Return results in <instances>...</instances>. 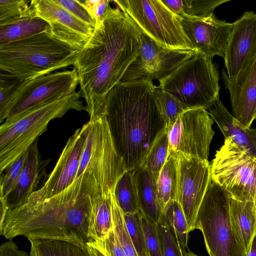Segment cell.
Masks as SVG:
<instances>
[{
	"mask_svg": "<svg viewBox=\"0 0 256 256\" xmlns=\"http://www.w3.org/2000/svg\"><path fill=\"white\" fill-rule=\"evenodd\" d=\"M255 206H256V200H255Z\"/></svg>",
	"mask_w": 256,
	"mask_h": 256,
	"instance_id": "obj_49",
	"label": "cell"
},
{
	"mask_svg": "<svg viewBox=\"0 0 256 256\" xmlns=\"http://www.w3.org/2000/svg\"><path fill=\"white\" fill-rule=\"evenodd\" d=\"M132 172L136 188L140 210L158 224L163 211L158 198V179L142 166Z\"/></svg>",
	"mask_w": 256,
	"mask_h": 256,
	"instance_id": "obj_22",
	"label": "cell"
},
{
	"mask_svg": "<svg viewBox=\"0 0 256 256\" xmlns=\"http://www.w3.org/2000/svg\"><path fill=\"white\" fill-rule=\"evenodd\" d=\"M183 256H198L192 252L188 251L187 252L186 250H182Z\"/></svg>",
	"mask_w": 256,
	"mask_h": 256,
	"instance_id": "obj_48",
	"label": "cell"
},
{
	"mask_svg": "<svg viewBox=\"0 0 256 256\" xmlns=\"http://www.w3.org/2000/svg\"><path fill=\"white\" fill-rule=\"evenodd\" d=\"M230 196L210 177L194 226L202 232L210 256H246L232 224Z\"/></svg>",
	"mask_w": 256,
	"mask_h": 256,
	"instance_id": "obj_6",
	"label": "cell"
},
{
	"mask_svg": "<svg viewBox=\"0 0 256 256\" xmlns=\"http://www.w3.org/2000/svg\"><path fill=\"white\" fill-rule=\"evenodd\" d=\"M214 120L204 108L188 110L167 128L168 154L180 152L208 160L210 146L214 136Z\"/></svg>",
	"mask_w": 256,
	"mask_h": 256,
	"instance_id": "obj_11",
	"label": "cell"
},
{
	"mask_svg": "<svg viewBox=\"0 0 256 256\" xmlns=\"http://www.w3.org/2000/svg\"><path fill=\"white\" fill-rule=\"evenodd\" d=\"M78 1L88 10L97 21L101 20L104 18L107 10L110 6V1L108 0Z\"/></svg>",
	"mask_w": 256,
	"mask_h": 256,
	"instance_id": "obj_42",
	"label": "cell"
},
{
	"mask_svg": "<svg viewBox=\"0 0 256 256\" xmlns=\"http://www.w3.org/2000/svg\"><path fill=\"white\" fill-rule=\"evenodd\" d=\"M88 247L93 256H104L100 251L93 246L89 244Z\"/></svg>",
	"mask_w": 256,
	"mask_h": 256,
	"instance_id": "obj_47",
	"label": "cell"
},
{
	"mask_svg": "<svg viewBox=\"0 0 256 256\" xmlns=\"http://www.w3.org/2000/svg\"><path fill=\"white\" fill-rule=\"evenodd\" d=\"M44 32H50V26L44 20L38 17L23 18L0 26V45Z\"/></svg>",
	"mask_w": 256,
	"mask_h": 256,
	"instance_id": "obj_26",
	"label": "cell"
},
{
	"mask_svg": "<svg viewBox=\"0 0 256 256\" xmlns=\"http://www.w3.org/2000/svg\"><path fill=\"white\" fill-rule=\"evenodd\" d=\"M209 114L222 132L256 160V128H246L238 122L218 99L209 110Z\"/></svg>",
	"mask_w": 256,
	"mask_h": 256,
	"instance_id": "obj_21",
	"label": "cell"
},
{
	"mask_svg": "<svg viewBox=\"0 0 256 256\" xmlns=\"http://www.w3.org/2000/svg\"><path fill=\"white\" fill-rule=\"evenodd\" d=\"M162 1L170 10L176 15L181 18L185 16L184 12L182 0H162Z\"/></svg>",
	"mask_w": 256,
	"mask_h": 256,
	"instance_id": "obj_44",
	"label": "cell"
},
{
	"mask_svg": "<svg viewBox=\"0 0 256 256\" xmlns=\"http://www.w3.org/2000/svg\"><path fill=\"white\" fill-rule=\"evenodd\" d=\"M177 181L176 154H168L157 181L158 198L162 210L170 201L176 200Z\"/></svg>",
	"mask_w": 256,
	"mask_h": 256,
	"instance_id": "obj_27",
	"label": "cell"
},
{
	"mask_svg": "<svg viewBox=\"0 0 256 256\" xmlns=\"http://www.w3.org/2000/svg\"><path fill=\"white\" fill-rule=\"evenodd\" d=\"M181 23L193 48L206 58H224L233 23L218 20L214 14L204 18L185 16Z\"/></svg>",
	"mask_w": 256,
	"mask_h": 256,
	"instance_id": "obj_15",
	"label": "cell"
},
{
	"mask_svg": "<svg viewBox=\"0 0 256 256\" xmlns=\"http://www.w3.org/2000/svg\"><path fill=\"white\" fill-rule=\"evenodd\" d=\"M127 230L138 256H149L140 218V211L124 214Z\"/></svg>",
	"mask_w": 256,
	"mask_h": 256,
	"instance_id": "obj_35",
	"label": "cell"
},
{
	"mask_svg": "<svg viewBox=\"0 0 256 256\" xmlns=\"http://www.w3.org/2000/svg\"><path fill=\"white\" fill-rule=\"evenodd\" d=\"M30 2L26 0H0V26L36 17Z\"/></svg>",
	"mask_w": 256,
	"mask_h": 256,
	"instance_id": "obj_32",
	"label": "cell"
},
{
	"mask_svg": "<svg viewBox=\"0 0 256 256\" xmlns=\"http://www.w3.org/2000/svg\"><path fill=\"white\" fill-rule=\"evenodd\" d=\"M0 228L4 224L5 218L8 210L5 200L4 198H0Z\"/></svg>",
	"mask_w": 256,
	"mask_h": 256,
	"instance_id": "obj_45",
	"label": "cell"
},
{
	"mask_svg": "<svg viewBox=\"0 0 256 256\" xmlns=\"http://www.w3.org/2000/svg\"><path fill=\"white\" fill-rule=\"evenodd\" d=\"M162 216L182 250H186L189 233L186 220L179 203L176 200L170 201L164 208Z\"/></svg>",
	"mask_w": 256,
	"mask_h": 256,
	"instance_id": "obj_28",
	"label": "cell"
},
{
	"mask_svg": "<svg viewBox=\"0 0 256 256\" xmlns=\"http://www.w3.org/2000/svg\"><path fill=\"white\" fill-rule=\"evenodd\" d=\"M226 88L229 90L233 116L250 128L256 118V52L234 76L222 70Z\"/></svg>",
	"mask_w": 256,
	"mask_h": 256,
	"instance_id": "obj_18",
	"label": "cell"
},
{
	"mask_svg": "<svg viewBox=\"0 0 256 256\" xmlns=\"http://www.w3.org/2000/svg\"><path fill=\"white\" fill-rule=\"evenodd\" d=\"M58 5L69 12L76 18L94 28L96 24V20L90 14L88 10L78 0H52Z\"/></svg>",
	"mask_w": 256,
	"mask_h": 256,
	"instance_id": "obj_41",
	"label": "cell"
},
{
	"mask_svg": "<svg viewBox=\"0 0 256 256\" xmlns=\"http://www.w3.org/2000/svg\"><path fill=\"white\" fill-rule=\"evenodd\" d=\"M114 230L126 256H138L125 224L124 213L118 206L114 192L112 194Z\"/></svg>",
	"mask_w": 256,
	"mask_h": 256,
	"instance_id": "obj_33",
	"label": "cell"
},
{
	"mask_svg": "<svg viewBox=\"0 0 256 256\" xmlns=\"http://www.w3.org/2000/svg\"><path fill=\"white\" fill-rule=\"evenodd\" d=\"M89 244L97 249L104 256H126L118 240L114 228L104 238L94 240Z\"/></svg>",
	"mask_w": 256,
	"mask_h": 256,
	"instance_id": "obj_40",
	"label": "cell"
},
{
	"mask_svg": "<svg viewBox=\"0 0 256 256\" xmlns=\"http://www.w3.org/2000/svg\"></svg>",
	"mask_w": 256,
	"mask_h": 256,
	"instance_id": "obj_50",
	"label": "cell"
},
{
	"mask_svg": "<svg viewBox=\"0 0 256 256\" xmlns=\"http://www.w3.org/2000/svg\"><path fill=\"white\" fill-rule=\"evenodd\" d=\"M139 211L149 256H163L157 224L145 216L140 210Z\"/></svg>",
	"mask_w": 256,
	"mask_h": 256,
	"instance_id": "obj_37",
	"label": "cell"
},
{
	"mask_svg": "<svg viewBox=\"0 0 256 256\" xmlns=\"http://www.w3.org/2000/svg\"><path fill=\"white\" fill-rule=\"evenodd\" d=\"M168 147V132L166 128L153 144L141 165L152 173L157 179L167 160Z\"/></svg>",
	"mask_w": 256,
	"mask_h": 256,
	"instance_id": "obj_31",
	"label": "cell"
},
{
	"mask_svg": "<svg viewBox=\"0 0 256 256\" xmlns=\"http://www.w3.org/2000/svg\"><path fill=\"white\" fill-rule=\"evenodd\" d=\"M78 52L44 32L0 44V69L28 80L74 66Z\"/></svg>",
	"mask_w": 256,
	"mask_h": 256,
	"instance_id": "obj_4",
	"label": "cell"
},
{
	"mask_svg": "<svg viewBox=\"0 0 256 256\" xmlns=\"http://www.w3.org/2000/svg\"><path fill=\"white\" fill-rule=\"evenodd\" d=\"M246 256H256V233L252 238L250 250Z\"/></svg>",
	"mask_w": 256,
	"mask_h": 256,
	"instance_id": "obj_46",
	"label": "cell"
},
{
	"mask_svg": "<svg viewBox=\"0 0 256 256\" xmlns=\"http://www.w3.org/2000/svg\"><path fill=\"white\" fill-rule=\"evenodd\" d=\"M88 124L76 178L87 173L103 193L114 192L118 180L126 171L124 162L114 148L105 114L90 120Z\"/></svg>",
	"mask_w": 256,
	"mask_h": 256,
	"instance_id": "obj_8",
	"label": "cell"
},
{
	"mask_svg": "<svg viewBox=\"0 0 256 256\" xmlns=\"http://www.w3.org/2000/svg\"><path fill=\"white\" fill-rule=\"evenodd\" d=\"M80 93L31 108L6 126H0V174L47 130L49 122L72 110H85Z\"/></svg>",
	"mask_w": 256,
	"mask_h": 256,
	"instance_id": "obj_5",
	"label": "cell"
},
{
	"mask_svg": "<svg viewBox=\"0 0 256 256\" xmlns=\"http://www.w3.org/2000/svg\"><path fill=\"white\" fill-rule=\"evenodd\" d=\"M219 80L212 60L197 52L160 82L158 86L188 109L209 110L219 98Z\"/></svg>",
	"mask_w": 256,
	"mask_h": 256,
	"instance_id": "obj_7",
	"label": "cell"
},
{
	"mask_svg": "<svg viewBox=\"0 0 256 256\" xmlns=\"http://www.w3.org/2000/svg\"><path fill=\"white\" fill-rule=\"evenodd\" d=\"M0 256H29L26 252L20 250L16 243L10 240L0 246Z\"/></svg>",
	"mask_w": 256,
	"mask_h": 256,
	"instance_id": "obj_43",
	"label": "cell"
},
{
	"mask_svg": "<svg viewBox=\"0 0 256 256\" xmlns=\"http://www.w3.org/2000/svg\"><path fill=\"white\" fill-rule=\"evenodd\" d=\"M142 34L127 14L110 6L78 52L74 68L90 120L104 114L106 96L138 56Z\"/></svg>",
	"mask_w": 256,
	"mask_h": 256,
	"instance_id": "obj_1",
	"label": "cell"
},
{
	"mask_svg": "<svg viewBox=\"0 0 256 256\" xmlns=\"http://www.w3.org/2000/svg\"><path fill=\"white\" fill-rule=\"evenodd\" d=\"M30 256H93L88 248L66 240L28 238Z\"/></svg>",
	"mask_w": 256,
	"mask_h": 256,
	"instance_id": "obj_25",
	"label": "cell"
},
{
	"mask_svg": "<svg viewBox=\"0 0 256 256\" xmlns=\"http://www.w3.org/2000/svg\"><path fill=\"white\" fill-rule=\"evenodd\" d=\"M185 16L204 18L213 14L220 5L230 0H182Z\"/></svg>",
	"mask_w": 256,
	"mask_h": 256,
	"instance_id": "obj_38",
	"label": "cell"
},
{
	"mask_svg": "<svg viewBox=\"0 0 256 256\" xmlns=\"http://www.w3.org/2000/svg\"><path fill=\"white\" fill-rule=\"evenodd\" d=\"M114 194L124 214H132L140 210L136 188L132 172L126 171L119 178Z\"/></svg>",
	"mask_w": 256,
	"mask_h": 256,
	"instance_id": "obj_29",
	"label": "cell"
},
{
	"mask_svg": "<svg viewBox=\"0 0 256 256\" xmlns=\"http://www.w3.org/2000/svg\"><path fill=\"white\" fill-rule=\"evenodd\" d=\"M176 154V200L184 212L188 233L195 230L197 214L210 180V165L180 152Z\"/></svg>",
	"mask_w": 256,
	"mask_h": 256,
	"instance_id": "obj_14",
	"label": "cell"
},
{
	"mask_svg": "<svg viewBox=\"0 0 256 256\" xmlns=\"http://www.w3.org/2000/svg\"><path fill=\"white\" fill-rule=\"evenodd\" d=\"M142 33L159 45L172 49H194L183 30L182 18L162 0H115Z\"/></svg>",
	"mask_w": 256,
	"mask_h": 256,
	"instance_id": "obj_9",
	"label": "cell"
},
{
	"mask_svg": "<svg viewBox=\"0 0 256 256\" xmlns=\"http://www.w3.org/2000/svg\"><path fill=\"white\" fill-rule=\"evenodd\" d=\"M158 94L162 115L166 128H168L174 124L180 114L190 109L172 94L158 86Z\"/></svg>",
	"mask_w": 256,
	"mask_h": 256,
	"instance_id": "obj_34",
	"label": "cell"
},
{
	"mask_svg": "<svg viewBox=\"0 0 256 256\" xmlns=\"http://www.w3.org/2000/svg\"><path fill=\"white\" fill-rule=\"evenodd\" d=\"M157 227L163 256H183L182 249L171 234L162 215Z\"/></svg>",
	"mask_w": 256,
	"mask_h": 256,
	"instance_id": "obj_39",
	"label": "cell"
},
{
	"mask_svg": "<svg viewBox=\"0 0 256 256\" xmlns=\"http://www.w3.org/2000/svg\"><path fill=\"white\" fill-rule=\"evenodd\" d=\"M78 84L75 68L52 72L26 80L13 101L8 116L0 126H6L25 112L50 103L75 92Z\"/></svg>",
	"mask_w": 256,
	"mask_h": 256,
	"instance_id": "obj_12",
	"label": "cell"
},
{
	"mask_svg": "<svg viewBox=\"0 0 256 256\" xmlns=\"http://www.w3.org/2000/svg\"><path fill=\"white\" fill-rule=\"evenodd\" d=\"M26 80L0 70V122L2 124L8 116L10 106Z\"/></svg>",
	"mask_w": 256,
	"mask_h": 256,
	"instance_id": "obj_30",
	"label": "cell"
},
{
	"mask_svg": "<svg viewBox=\"0 0 256 256\" xmlns=\"http://www.w3.org/2000/svg\"><path fill=\"white\" fill-rule=\"evenodd\" d=\"M26 152L20 155L4 170V174H1L0 198L6 199L14 186L23 168Z\"/></svg>",
	"mask_w": 256,
	"mask_h": 256,
	"instance_id": "obj_36",
	"label": "cell"
},
{
	"mask_svg": "<svg viewBox=\"0 0 256 256\" xmlns=\"http://www.w3.org/2000/svg\"><path fill=\"white\" fill-rule=\"evenodd\" d=\"M196 52L194 49L162 46L142 33L138 54L125 72L120 82L142 78L150 81L156 80L160 82Z\"/></svg>",
	"mask_w": 256,
	"mask_h": 256,
	"instance_id": "obj_13",
	"label": "cell"
},
{
	"mask_svg": "<svg viewBox=\"0 0 256 256\" xmlns=\"http://www.w3.org/2000/svg\"><path fill=\"white\" fill-rule=\"evenodd\" d=\"M88 122L68 138L59 158L44 186L32 193L40 199L62 192L76 180L88 132Z\"/></svg>",
	"mask_w": 256,
	"mask_h": 256,
	"instance_id": "obj_17",
	"label": "cell"
},
{
	"mask_svg": "<svg viewBox=\"0 0 256 256\" xmlns=\"http://www.w3.org/2000/svg\"><path fill=\"white\" fill-rule=\"evenodd\" d=\"M256 52V13L246 11L233 22L224 56L229 78L236 76Z\"/></svg>",
	"mask_w": 256,
	"mask_h": 256,
	"instance_id": "obj_19",
	"label": "cell"
},
{
	"mask_svg": "<svg viewBox=\"0 0 256 256\" xmlns=\"http://www.w3.org/2000/svg\"><path fill=\"white\" fill-rule=\"evenodd\" d=\"M104 114L117 153L133 171L166 128L158 86L143 78L119 82L106 96Z\"/></svg>",
	"mask_w": 256,
	"mask_h": 256,
	"instance_id": "obj_3",
	"label": "cell"
},
{
	"mask_svg": "<svg viewBox=\"0 0 256 256\" xmlns=\"http://www.w3.org/2000/svg\"><path fill=\"white\" fill-rule=\"evenodd\" d=\"M230 208L235 233L247 254L256 233L255 203L252 201H239L230 196Z\"/></svg>",
	"mask_w": 256,
	"mask_h": 256,
	"instance_id": "obj_23",
	"label": "cell"
},
{
	"mask_svg": "<svg viewBox=\"0 0 256 256\" xmlns=\"http://www.w3.org/2000/svg\"><path fill=\"white\" fill-rule=\"evenodd\" d=\"M38 140L28 149L23 168L18 180L6 198H4L8 210L24 205L30 196L36 190L45 172V167L50 161V160H42Z\"/></svg>",
	"mask_w": 256,
	"mask_h": 256,
	"instance_id": "obj_20",
	"label": "cell"
},
{
	"mask_svg": "<svg viewBox=\"0 0 256 256\" xmlns=\"http://www.w3.org/2000/svg\"><path fill=\"white\" fill-rule=\"evenodd\" d=\"M112 193L98 192L92 198L89 230L92 242L103 239L114 228Z\"/></svg>",
	"mask_w": 256,
	"mask_h": 256,
	"instance_id": "obj_24",
	"label": "cell"
},
{
	"mask_svg": "<svg viewBox=\"0 0 256 256\" xmlns=\"http://www.w3.org/2000/svg\"><path fill=\"white\" fill-rule=\"evenodd\" d=\"M210 177L232 198L255 203L256 160L230 139H224L216 152L210 165Z\"/></svg>",
	"mask_w": 256,
	"mask_h": 256,
	"instance_id": "obj_10",
	"label": "cell"
},
{
	"mask_svg": "<svg viewBox=\"0 0 256 256\" xmlns=\"http://www.w3.org/2000/svg\"><path fill=\"white\" fill-rule=\"evenodd\" d=\"M100 192L87 173L76 178L66 189L48 198L32 194L22 206L8 210L0 234L12 240L18 236L60 240L87 247L92 201Z\"/></svg>",
	"mask_w": 256,
	"mask_h": 256,
	"instance_id": "obj_2",
	"label": "cell"
},
{
	"mask_svg": "<svg viewBox=\"0 0 256 256\" xmlns=\"http://www.w3.org/2000/svg\"><path fill=\"white\" fill-rule=\"evenodd\" d=\"M30 4L35 16L48 24L53 36L78 51L84 47L94 28L76 18L52 0H32Z\"/></svg>",
	"mask_w": 256,
	"mask_h": 256,
	"instance_id": "obj_16",
	"label": "cell"
}]
</instances>
